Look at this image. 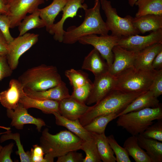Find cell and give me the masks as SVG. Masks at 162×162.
Returning <instances> with one entry per match:
<instances>
[{"instance_id": "6da1fadb", "label": "cell", "mask_w": 162, "mask_h": 162, "mask_svg": "<svg viewBox=\"0 0 162 162\" xmlns=\"http://www.w3.org/2000/svg\"><path fill=\"white\" fill-rule=\"evenodd\" d=\"M83 141L69 130H62L52 134L46 128L43 130L40 138V146L43 148L46 162H52L55 158L80 149Z\"/></svg>"}, {"instance_id": "7a4b0ae2", "label": "cell", "mask_w": 162, "mask_h": 162, "mask_svg": "<svg viewBox=\"0 0 162 162\" xmlns=\"http://www.w3.org/2000/svg\"><path fill=\"white\" fill-rule=\"evenodd\" d=\"M144 92L128 93L113 89L94 105L89 106L86 112L79 119L80 122L84 126L99 116L114 113L118 114Z\"/></svg>"}, {"instance_id": "3957f363", "label": "cell", "mask_w": 162, "mask_h": 162, "mask_svg": "<svg viewBox=\"0 0 162 162\" xmlns=\"http://www.w3.org/2000/svg\"><path fill=\"white\" fill-rule=\"evenodd\" d=\"M100 0H94V6L84 10L85 17L83 22L78 26H72L64 31L62 42L73 44L81 38L91 34L104 35L109 31L100 13Z\"/></svg>"}, {"instance_id": "277c9868", "label": "cell", "mask_w": 162, "mask_h": 162, "mask_svg": "<svg viewBox=\"0 0 162 162\" xmlns=\"http://www.w3.org/2000/svg\"><path fill=\"white\" fill-rule=\"evenodd\" d=\"M18 80L24 89L37 91L47 90L62 81L56 67L45 64L27 69Z\"/></svg>"}, {"instance_id": "5b68a950", "label": "cell", "mask_w": 162, "mask_h": 162, "mask_svg": "<svg viewBox=\"0 0 162 162\" xmlns=\"http://www.w3.org/2000/svg\"><path fill=\"white\" fill-rule=\"evenodd\" d=\"M117 126L124 129L133 136L141 134L154 121L162 119V108H148L119 116Z\"/></svg>"}, {"instance_id": "8992f818", "label": "cell", "mask_w": 162, "mask_h": 162, "mask_svg": "<svg viewBox=\"0 0 162 162\" xmlns=\"http://www.w3.org/2000/svg\"><path fill=\"white\" fill-rule=\"evenodd\" d=\"M157 71L131 68L116 77L114 89L128 93L148 91Z\"/></svg>"}, {"instance_id": "52a82bcc", "label": "cell", "mask_w": 162, "mask_h": 162, "mask_svg": "<svg viewBox=\"0 0 162 162\" xmlns=\"http://www.w3.org/2000/svg\"><path fill=\"white\" fill-rule=\"evenodd\" d=\"M100 1V7L106 17V25L111 35L120 38L140 33L132 25L133 17L128 15L122 17L118 15L116 9L112 7L110 1Z\"/></svg>"}, {"instance_id": "ba28073f", "label": "cell", "mask_w": 162, "mask_h": 162, "mask_svg": "<svg viewBox=\"0 0 162 162\" xmlns=\"http://www.w3.org/2000/svg\"><path fill=\"white\" fill-rule=\"evenodd\" d=\"M119 38L111 34L99 36L96 34H91L81 38L78 41L82 44L93 46L106 61L109 68L113 61L112 49L118 45Z\"/></svg>"}, {"instance_id": "9c48e42d", "label": "cell", "mask_w": 162, "mask_h": 162, "mask_svg": "<svg viewBox=\"0 0 162 162\" xmlns=\"http://www.w3.org/2000/svg\"><path fill=\"white\" fill-rule=\"evenodd\" d=\"M39 34L26 33L14 38L8 44L6 57L8 63L13 70L17 68L21 56L38 42Z\"/></svg>"}, {"instance_id": "30bf717a", "label": "cell", "mask_w": 162, "mask_h": 162, "mask_svg": "<svg viewBox=\"0 0 162 162\" xmlns=\"http://www.w3.org/2000/svg\"><path fill=\"white\" fill-rule=\"evenodd\" d=\"M45 0H8L7 15L10 22V28L19 26L27 13L32 14L38 9Z\"/></svg>"}, {"instance_id": "8fae6325", "label": "cell", "mask_w": 162, "mask_h": 162, "mask_svg": "<svg viewBox=\"0 0 162 162\" xmlns=\"http://www.w3.org/2000/svg\"><path fill=\"white\" fill-rule=\"evenodd\" d=\"M160 43H162V29L152 32L146 36L136 34L122 37L119 38L118 45L137 52Z\"/></svg>"}, {"instance_id": "7c38bea8", "label": "cell", "mask_w": 162, "mask_h": 162, "mask_svg": "<svg viewBox=\"0 0 162 162\" xmlns=\"http://www.w3.org/2000/svg\"><path fill=\"white\" fill-rule=\"evenodd\" d=\"M116 77L108 72L95 76L90 94L85 104L96 103L114 89Z\"/></svg>"}, {"instance_id": "4fadbf2b", "label": "cell", "mask_w": 162, "mask_h": 162, "mask_svg": "<svg viewBox=\"0 0 162 162\" xmlns=\"http://www.w3.org/2000/svg\"><path fill=\"white\" fill-rule=\"evenodd\" d=\"M113 62L108 72L117 77L124 72L134 67L136 52L128 50L118 45L112 49Z\"/></svg>"}, {"instance_id": "5bb4252c", "label": "cell", "mask_w": 162, "mask_h": 162, "mask_svg": "<svg viewBox=\"0 0 162 162\" xmlns=\"http://www.w3.org/2000/svg\"><path fill=\"white\" fill-rule=\"evenodd\" d=\"M85 0H69L62 10L63 14L60 20L54 23L50 28L49 33L53 35L55 40L60 42H62L64 30L63 25L65 20L68 18H73L76 16L80 8L84 10L88 6L86 4H83Z\"/></svg>"}, {"instance_id": "9a60e30c", "label": "cell", "mask_w": 162, "mask_h": 162, "mask_svg": "<svg viewBox=\"0 0 162 162\" xmlns=\"http://www.w3.org/2000/svg\"><path fill=\"white\" fill-rule=\"evenodd\" d=\"M6 114L11 120L10 125L18 130H22L26 124H32L35 125L37 130L40 132L42 127L46 125L42 119L31 116L28 113L27 109L20 103L14 110L7 109Z\"/></svg>"}, {"instance_id": "2e32d148", "label": "cell", "mask_w": 162, "mask_h": 162, "mask_svg": "<svg viewBox=\"0 0 162 162\" xmlns=\"http://www.w3.org/2000/svg\"><path fill=\"white\" fill-rule=\"evenodd\" d=\"M26 95L20 81L18 79H12L8 88L0 93V102L7 109L14 110L19 105L21 98Z\"/></svg>"}, {"instance_id": "e0dca14e", "label": "cell", "mask_w": 162, "mask_h": 162, "mask_svg": "<svg viewBox=\"0 0 162 162\" xmlns=\"http://www.w3.org/2000/svg\"><path fill=\"white\" fill-rule=\"evenodd\" d=\"M89 107L85 103L78 101L70 97L59 102L58 112L68 119H79L87 111Z\"/></svg>"}, {"instance_id": "ac0fdd59", "label": "cell", "mask_w": 162, "mask_h": 162, "mask_svg": "<svg viewBox=\"0 0 162 162\" xmlns=\"http://www.w3.org/2000/svg\"><path fill=\"white\" fill-rule=\"evenodd\" d=\"M24 90L28 96L41 100L60 101L70 95L65 83L63 81L55 86L43 91H34L25 89Z\"/></svg>"}, {"instance_id": "d6986e66", "label": "cell", "mask_w": 162, "mask_h": 162, "mask_svg": "<svg viewBox=\"0 0 162 162\" xmlns=\"http://www.w3.org/2000/svg\"><path fill=\"white\" fill-rule=\"evenodd\" d=\"M162 50V43L154 44L136 52L134 67L137 69L152 70V62L157 55Z\"/></svg>"}, {"instance_id": "ffe728a7", "label": "cell", "mask_w": 162, "mask_h": 162, "mask_svg": "<svg viewBox=\"0 0 162 162\" xmlns=\"http://www.w3.org/2000/svg\"><path fill=\"white\" fill-rule=\"evenodd\" d=\"M82 68L92 72L95 76L107 72L108 69L105 59L94 48L85 57Z\"/></svg>"}, {"instance_id": "44dd1931", "label": "cell", "mask_w": 162, "mask_h": 162, "mask_svg": "<svg viewBox=\"0 0 162 162\" xmlns=\"http://www.w3.org/2000/svg\"><path fill=\"white\" fill-rule=\"evenodd\" d=\"M160 104L158 98L155 97L152 92L149 90L135 99L118 114V117L129 112L136 111L146 108H156Z\"/></svg>"}, {"instance_id": "7402d4cb", "label": "cell", "mask_w": 162, "mask_h": 162, "mask_svg": "<svg viewBox=\"0 0 162 162\" xmlns=\"http://www.w3.org/2000/svg\"><path fill=\"white\" fill-rule=\"evenodd\" d=\"M132 24L140 33L155 31L162 29V16L147 14L135 17L133 18Z\"/></svg>"}, {"instance_id": "603a6c76", "label": "cell", "mask_w": 162, "mask_h": 162, "mask_svg": "<svg viewBox=\"0 0 162 162\" xmlns=\"http://www.w3.org/2000/svg\"><path fill=\"white\" fill-rule=\"evenodd\" d=\"M52 114L55 116L57 125L66 128L83 141L89 140L93 137L92 133L86 129L80 123L79 119L72 120L68 119L58 112H54Z\"/></svg>"}, {"instance_id": "cb8c5ba5", "label": "cell", "mask_w": 162, "mask_h": 162, "mask_svg": "<svg viewBox=\"0 0 162 162\" xmlns=\"http://www.w3.org/2000/svg\"><path fill=\"white\" fill-rule=\"evenodd\" d=\"M59 102L53 100L34 99L26 95L21 98L20 103L27 109L35 108L40 110L44 113L52 114L54 112H58Z\"/></svg>"}, {"instance_id": "d4e9b609", "label": "cell", "mask_w": 162, "mask_h": 162, "mask_svg": "<svg viewBox=\"0 0 162 162\" xmlns=\"http://www.w3.org/2000/svg\"><path fill=\"white\" fill-rule=\"evenodd\" d=\"M69 0H53L49 5L39 9L40 17L44 22L46 30L48 32L54 23L55 19Z\"/></svg>"}, {"instance_id": "484cf974", "label": "cell", "mask_w": 162, "mask_h": 162, "mask_svg": "<svg viewBox=\"0 0 162 162\" xmlns=\"http://www.w3.org/2000/svg\"><path fill=\"white\" fill-rule=\"evenodd\" d=\"M137 136L139 145L146 151L152 162H162V142L145 137L141 134Z\"/></svg>"}, {"instance_id": "4316f807", "label": "cell", "mask_w": 162, "mask_h": 162, "mask_svg": "<svg viewBox=\"0 0 162 162\" xmlns=\"http://www.w3.org/2000/svg\"><path fill=\"white\" fill-rule=\"evenodd\" d=\"M123 147L136 162H152L145 151L139 145L137 136L132 135L124 142Z\"/></svg>"}, {"instance_id": "83f0119b", "label": "cell", "mask_w": 162, "mask_h": 162, "mask_svg": "<svg viewBox=\"0 0 162 162\" xmlns=\"http://www.w3.org/2000/svg\"><path fill=\"white\" fill-rule=\"evenodd\" d=\"M92 133L95 138L98 151L101 161L104 162H116L114 153L105 133Z\"/></svg>"}, {"instance_id": "f1b7e54d", "label": "cell", "mask_w": 162, "mask_h": 162, "mask_svg": "<svg viewBox=\"0 0 162 162\" xmlns=\"http://www.w3.org/2000/svg\"><path fill=\"white\" fill-rule=\"evenodd\" d=\"M135 5L138 7L136 17L147 14L162 16V0H137Z\"/></svg>"}, {"instance_id": "f546056e", "label": "cell", "mask_w": 162, "mask_h": 162, "mask_svg": "<svg viewBox=\"0 0 162 162\" xmlns=\"http://www.w3.org/2000/svg\"><path fill=\"white\" fill-rule=\"evenodd\" d=\"M18 26L19 36H21L32 29L45 27V24L40 17L38 8L30 15L26 16Z\"/></svg>"}, {"instance_id": "4dcf8cb0", "label": "cell", "mask_w": 162, "mask_h": 162, "mask_svg": "<svg viewBox=\"0 0 162 162\" xmlns=\"http://www.w3.org/2000/svg\"><path fill=\"white\" fill-rule=\"evenodd\" d=\"M118 114L111 113L99 116L84 126L89 132L98 134L105 133L108 124L118 117Z\"/></svg>"}, {"instance_id": "1f68e13d", "label": "cell", "mask_w": 162, "mask_h": 162, "mask_svg": "<svg viewBox=\"0 0 162 162\" xmlns=\"http://www.w3.org/2000/svg\"><path fill=\"white\" fill-rule=\"evenodd\" d=\"M80 149L84 151L86 154V157L83 158L82 162H102L93 135L90 140L83 141Z\"/></svg>"}, {"instance_id": "d6a6232c", "label": "cell", "mask_w": 162, "mask_h": 162, "mask_svg": "<svg viewBox=\"0 0 162 162\" xmlns=\"http://www.w3.org/2000/svg\"><path fill=\"white\" fill-rule=\"evenodd\" d=\"M9 140H13L15 141L18 148L16 153L19 156L20 161L31 162L28 151L25 152L21 143L20 134L17 133H12L11 131L8 130L1 136L0 142L2 143Z\"/></svg>"}, {"instance_id": "836d02e7", "label": "cell", "mask_w": 162, "mask_h": 162, "mask_svg": "<svg viewBox=\"0 0 162 162\" xmlns=\"http://www.w3.org/2000/svg\"><path fill=\"white\" fill-rule=\"evenodd\" d=\"M65 75L73 88L80 87L90 81L88 74L81 70L71 69L66 70Z\"/></svg>"}, {"instance_id": "e575fe53", "label": "cell", "mask_w": 162, "mask_h": 162, "mask_svg": "<svg viewBox=\"0 0 162 162\" xmlns=\"http://www.w3.org/2000/svg\"><path fill=\"white\" fill-rule=\"evenodd\" d=\"M107 138L114 154L115 155L116 162L131 161L125 149L118 144L113 135L111 134L107 136Z\"/></svg>"}, {"instance_id": "d590c367", "label": "cell", "mask_w": 162, "mask_h": 162, "mask_svg": "<svg viewBox=\"0 0 162 162\" xmlns=\"http://www.w3.org/2000/svg\"><path fill=\"white\" fill-rule=\"evenodd\" d=\"M145 137L162 142V119L157 120L141 134Z\"/></svg>"}, {"instance_id": "8d00e7d4", "label": "cell", "mask_w": 162, "mask_h": 162, "mask_svg": "<svg viewBox=\"0 0 162 162\" xmlns=\"http://www.w3.org/2000/svg\"><path fill=\"white\" fill-rule=\"evenodd\" d=\"M92 83L90 81L80 87L73 88L71 97L78 101L85 103L90 93Z\"/></svg>"}, {"instance_id": "74e56055", "label": "cell", "mask_w": 162, "mask_h": 162, "mask_svg": "<svg viewBox=\"0 0 162 162\" xmlns=\"http://www.w3.org/2000/svg\"><path fill=\"white\" fill-rule=\"evenodd\" d=\"M10 22L6 14H0V31L4 37L8 44L12 42L14 38L10 31Z\"/></svg>"}, {"instance_id": "f35d334b", "label": "cell", "mask_w": 162, "mask_h": 162, "mask_svg": "<svg viewBox=\"0 0 162 162\" xmlns=\"http://www.w3.org/2000/svg\"><path fill=\"white\" fill-rule=\"evenodd\" d=\"M149 90L158 98L162 94V69L157 71Z\"/></svg>"}, {"instance_id": "ab89813d", "label": "cell", "mask_w": 162, "mask_h": 162, "mask_svg": "<svg viewBox=\"0 0 162 162\" xmlns=\"http://www.w3.org/2000/svg\"><path fill=\"white\" fill-rule=\"evenodd\" d=\"M57 158V162H82L84 158L82 154L76 151L69 152Z\"/></svg>"}, {"instance_id": "60d3db41", "label": "cell", "mask_w": 162, "mask_h": 162, "mask_svg": "<svg viewBox=\"0 0 162 162\" xmlns=\"http://www.w3.org/2000/svg\"><path fill=\"white\" fill-rule=\"evenodd\" d=\"M28 151L31 162H46L44 157L43 150L40 146L34 145L30 151Z\"/></svg>"}, {"instance_id": "b9f144b4", "label": "cell", "mask_w": 162, "mask_h": 162, "mask_svg": "<svg viewBox=\"0 0 162 162\" xmlns=\"http://www.w3.org/2000/svg\"><path fill=\"white\" fill-rule=\"evenodd\" d=\"M13 72L8 63L6 55L0 56V81L10 76Z\"/></svg>"}, {"instance_id": "7bdbcfd3", "label": "cell", "mask_w": 162, "mask_h": 162, "mask_svg": "<svg viewBox=\"0 0 162 162\" xmlns=\"http://www.w3.org/2000/svg\"><path fill=\"white\" fill-rule=\"evenodd\" d=\"M14 143L11 142L3 147L0 152V162H13L11 154Z\"/></svg>"}, {"instance_id": "ee69618b", "label": "cell", "mask_w": 162, "mask_h": 162, "mask_svg": "<svg viewBox=\"0 0 162 162\" xmlns=\"http://www.w3.org/2000/svg\"><path fill=\"white\" fill-rule=\"evenodd\" d=\"M152 69L157 70L162 69V50L160 51L154 58L152 64Z\"/></svg>"}, {"instance_id": "f6af8a7d", "label": "cell", "mask_w": 162, "mask_h": 162, "mask_svg": "<svg viewBox=\"0 0 162 162\" xmlns=\"http://www.w3.org/2000/svg\"><path fill=\"white\" fill-rule=\"evenodd\" d=\"M8 44L0 31V56H6L8 51Z\"/></svg>"}, {"instance_id": "bcb514c9", "label": "cell", "mask_w": 162, "mask_h": 162, "mask_svg": "<svg viewBox=\"0 0 162 162\" xmlns=\"http://www.w3.org/2000/svg\"><path fill=\"white\" fill-rule=\"evenodd\" d=\"M8 8L7 4L2 0H0V14H7Z\"/></svg>"}, {"instance_id": "7dc6e473", "label": "cell", "mask_w": 162, "mask_h": 162, "mask_svg": "<svg viewBox=\"0 0 162 162\" xmlns=\"http://www.w3.org/2000/svg\"><path fill=\"white\" fill-rule=\"evenodd\" d=\"M137 0H128L129 5L131 7H133Z\"/></svg>"}, {"instance_id": "c3c4849f", "label": "cell", "mask_w": 162, "mask_h": 162, "mask_svg": "<svg viewBox=\"0 0 162 162\" xmlns=\"http://www.w3.org/2000/svg\"><path fill=\"white\" fill-rule=\"evenodd\" d=\"M3 2L6 4H7L8 0H2Z\"/></svg>"}, {"instance_id": "681fc988", "label": "cell", "mask_w": 162, "mask_h": 162, "mask_svg": "<svg viewBox=\"0 0 162 162\" xmlns=\"http://www.w3.org/2000/svg\"><path fill=\"white\" fill-rule=\"evenodd\" d=\"M2 147H3L2 146L0 145V151H1Z\"/></svg>"}, {"instance_id": "f907efd6", "label": "cell", "mask_w": 162, "mask_h": 162, "mask_svg": "<svg viewBox=\"0 0 162 162\" xmlns=\"http://www.w3.org/2000/svg\"><path fill=\"white\" fill-rule=\"evenodd\" d=\"M2 133H0V135L1 134H2Z\"/></svg>"}, {"instance_id": "816d5d0a", "label": "cell", "mask_w": 162, "mask_h": 162, "mask_svg": "<svg viewBox=\"0 0 162 162\" xmlns=\"http://www.w3.org/2000/svg\"><path fill=\"white\" fill-rule=\"evenodd\" d=\"M46 0V1H48L49 0Z\"/></svg>"}]
</instances>
